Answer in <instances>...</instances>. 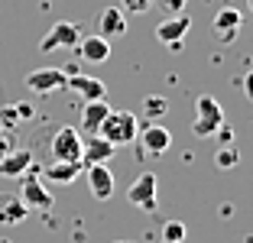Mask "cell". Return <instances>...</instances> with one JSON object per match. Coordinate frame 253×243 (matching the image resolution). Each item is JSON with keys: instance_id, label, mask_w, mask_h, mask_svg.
<instances>
[{"instance_id": "44dd1931", "label": "cell", "mask_w": 253, "mask_h": 243, "mask_svg": "<svg viewBox=\"0 0 253 243\" xmlns=\"http://www.w3.org/2000/svg\"><path fill=\"white\" fill-rule=\"evenodd\" d=\"M214 165L217 169H237L240 165V149L234 146H217V153H214Z\"/></svg>"}, {"instance_id": "8fae6325", "label": "cell", "mask_w": 253, "mask_h": 243, "mask_svg": "<svg viewBox=\"0 0 253 243\" xmlns=\"http://www.w3.org/2000/svg\"><path fill=\"white\" fill-rule=\"evenodd\" d=\"M188 30H192V20H188L185 13H175V16H166L156 26V39L163 45H172V42H182Z\"/></svg>"}, {"instance_id": "cb8c5ba5", "label": "cell", "mask_w": 253, "mask_h": 243, "mask_svg": "<svg viewBox=\"0 0 253 243\" xmlns=\"http://www.w3.org/2000/svg\"><path fill=\"white\" fill-rule=\"evenodd\" d=\"M13 149H16V133L7 130V126H0V159L7 153H13Z\"/></svg>"}, {"instance_id": "603a6c76", "label": "cell", "mask_w": 253, "mask_h": 243, "mask_svg": "<svg viewBox=\"0 0 253 243\" xmlns=\"http://www.w3.org/2000/svg\"><path fill=\"white\" fill-rule=\"evenodd\" d=\"M16 123H20V114H16V104H3V107H0V126H7V130H13Z\"/></svg>"}, {"instance_id": "6da1fadb", "label": "cell", "mask_w": 253, "mask_h": 243, "mask_svg": "<svg viewBox=\"0 0 253 243\" xmlns=\"http://www.w3.org/2000/svg\"><path fill=\"white\" fill-rule=\"evenodd\" d=\"M136 133H140V120L130 111H111L104 117V123L97 126V136H104L114 146H130V143H136Z\"/></svg>"}, {"instance_id": "7402d4cb", "label": "cell", "mask_w": 253, "mask_h": 243, "mask_svg": "<svg viewBox=\"0 0 253 243\" xmlns=\"http://www.w3.org/2000/svg\"><path fill=\"white\" fill-rule=\"evenodd\" d=\"M163 240L182 243V240H185V224H182V221H166L163 224Z\"/></svg>"}, {"instance_id": "7c38bea8", "label": "cell", "mask_w": 253, "mask_h": 243, "mask_svg": "<svg viewBox=\"0 0 253 243\" xmlns=\"http://www.w3.org/2000/svg\"><path fill=\"white\" fill-rule=\"evenodd\" d=\"M97 36L104 39H120L126 36V13L117 7H104L101 16H97Z\"/></svg>"}, {"instance_id": "8992f818", "label": "cell", "mask_w": 253, "mask_h": 243, "mask_svg": "<svg viewBox=\"0 0 253 243\" xmlns=\"http://www.w3.org/2000/svg\"><path fill=\"white\" fill-rule=\"evenodd\" d=\"M82 42V26L72 20H59L52 30L42 36L39 42V52H62V49H75V45Z\"/></svg>"}, {"instance_id": "83f0119b", "label": "cell", "mask_w": 253, "mask_h": 243, "mask_svg": "<svg viewBox=\"0 0 253 243\" xmlns=\"http://www.w3.org/2000/svg\"><path fill=\"white\" fill-rule=\"evenodd\" d=\"M244 94H247V101L253 104V72L244 75Z\"/></svg>"}, {"instance_id": "5bb4252c", "label": "cell", "mask_w": 253, "mask_h": 243, "mask_svg": "<svg viewBox=\"0 0 253 243\" xmlns=\"http://www.w3.org/2000/svg\"><path fill=\"white\" fill-rule=\"evenodd\" d=\"M75 49L82 52V59L91 62V65H101V62L111 59V39H104V36H82V42Z\"/></svg>"}, {"instance_id": "9c48e42d", "label": "cell", "mask_w": 253, "mask_h": 243, "mask_svg": "<svg viewBox=\"0 0 253 243\" xmlns=\"http://www.w3.org/2000/svg\"><path fill=\"white\" fill-rule=\"evenodd\" d=\"M82 175H88V192L94 201H107L114 195V172L107 169V162L104 165H88V169L82 172Z\"/></svg>"}, {"instance_id": "4fadbf2b", "label": "cell", "mask_w": 253, "mask_h": 243, "mask_svg": "<svg viewBox=\"0 0 253 243\" xmlns=\"http://www.w3.org/2000/svg\"><path fill=\"white\" fill-rule=\"evenodd\" d=\"M30 217V207L20 201V195H10V192H0V224L7 227H16Z\"/></svg>"}, {"instance_id": "52a82bcc", "label": "cell", "mask_w": 253, "mask_h": 243, "mask_svg": "<svg viewBox=\"0 0 253 243\" xmlns=\"http://www.w3.org/2000/svg\"><path fill=\"white\" fill-rule=\"evenodd\" d=\"M23 84H26L33 94L49 97V94H55V91L68 88V75H65V68H33Z\"/></svg>"}, {"instance_id": "3957f363", "label": "cell", "mask_w": 253, "mask_h": 243, "mask_svg": "<svg viewBox=\"0 0 253 243\" xmlns=\"http://www.w3.org/2000/svg\"><path fill=\"white\" fill-rule=\"evenodd\" d=\"M20 201L30 211H49L52 207V195H49V188L42 185V178H39V169H26L20 175Z\"/></svg>"}, {"instance_id": "ac0fdd59", "label": "cell", "mask_w": 253, "mask_h": 243, "mask_svg": "<svg viewBox=\"0 0 253 243\" xmlns=\"http://www.w3.org/2000/svg\"><path fill=\"white\" fill-rule=\"evenodd\" d=\"M114 107L101 97V101H84V111H82V126L88 133H97V126L104 123V117L111 114Z\"/></svg>"}, {"instance_id": "d4e9b609", "label": "cell", "mask_w": 253, "mask_h": 243, "mask_svg": "<svg viewBox=\"0 0 253 243\" xmlns=\"http://www.w3.org/2000/svg\"><path fill=\"white\" fill-rule=\"evenodd\" d=\"M149 7H153V0H120L124 13H146Z\"/></svg>"}, {"instance_id": "d6986e66", "label": "cell", "mask_w": 253, "mask_h": 243, "mask_svg": "<svg viewBox=\"0 0 253 243\" xmlns=\"http://www.w3.org/2000/svg\"><path fill=\"white\" fill-rule=\"evenodd\" d=\"M82 172H84L82 162H52V165H49L42 175L49 178V182H55V185H72L75 178L82 175Z\"/></svg>"}, {"instance_id": "ba28073f", "label": "cell", "mask_w": 253, "mask_h": 243, "mask_svg": "<svg viewBox=\"0 0 253 243\" xmlns=\"http://www.w3.org/2000/svg\"><path fill=\"white\" fill-rule=\"evenodd\" d=\"M82 136L75 126H59L52 133V162H82Z\"/></svg>"}, {"instance_id": "30bf717a", "label": "cell", "mask_w": 253, "mask_h": 243, "mask_svg": "<svg viewBox=\"0 0 253 243\" xmlns=\"http://www.w3.org/2000/svg\"><path fill=\"white\" fill-rule=\"evenodd\" d=\"M114 153H117V146L94 133L88 143H82V165L84 169H88V165H104V162L114 159Z\"/></svg>"}, {"instance_id": "9a60e30c", "label": "cell", "mask_w": 253, "mask_h": 243, "mask_svg": "<svg viewBox=\"0 0 253 243\" xmlns=\"http://www.w3.org/2000/svg\"><path fill=\"white\" fill-rule=\"evenodd\" d=\"M68 88L75 91L78 97H84V101H101V97L107 94V88H104V81L101 78H91V75H68Z\"/></svg>"}, {"instance_id": "277c9868", "label": "cell", "mask_w": 253, "mask_h": 243, "mask_svg": "<svg viewBox=\"0 0 253 243\" xmlns=\"http://www.w3.org/2000/svg\"><path fill=\"white\" fill-rule=\"evenodd\" d=\"M136 146H140V156H153V159H159V156L169 153V146H172V133L166 130V126H159L156 120H146V123H140V133H136Z\"/></svg>"}, {"instance_id": "4dcf8cb0", "label": "cell", "mask_w": 253, "mask_h": 243, "mask_svg": "<svg viewBox=\"0 0 253 243\" xmlns=\"http://www.w3.org/2000/svg\"><path fill=\"white\" fill-rule=\"evenodd\" d=\"M117 243H130V240H117Z\"/></svg>"}, {"instance_id": "ffe728a7", "label": "cell", "mask_w": 253, "mask_h": 243, "mask_svg": "<svg viewBox=\"0 0 253 243\" xmlns=\"http://www.w3.org/2000/svg\"><path fill=\"white\" fill-rule=\"evenodd\" d=\"M143 114H146V120L166 117V114H169V97H163V94H149V97H143Z\"/></svg>"}, {"instance_id": "1f68e13d", "label": "cell", "mask_w": 253, "mask_h": 243, "mask_svg": "<svg viewBox=\"0 0 253 243\" xmlns=\"http://www.w3.org/2000/svg\"><path fill=\"white\" fill-rule=\"evenodd\" d=\"M163 243H169V240H163Z\"/></svg>"}, {"instance_id": "484cf974", "label": "cell", "mask_w": 253, "mask_h": 243, "mask_svg": "<svg viewBox=\"0 0 253 243\" xmlns=\"http://www.w3.org/2000/svg\"><path fill=\"white\" fill-rule=\"evenodd\" d=\"M185 3L188 0H159V7L166 10V16H175V13H185Z\"/></svg>"}, {"instance_id": "7a4b0ae2", "label": "cell", "mask_w": 253, "mask_h": 243, "mask_svg": "<svg viewBox=\"0 0 253 243\" xmlns=\"http://www.w3.org/2000/svg\"><path fill=\"white\" fill-rule=\"evenodd\" d=\"M221 123H224V107L211 94H198V101H195L192 133H195V136H201V140H208V136H214V133H217V126H221Z\"/></svg>"}, {"instance_id": "2e32d148", "label": "cell", "mask_w": 253, "mask_h": 243, "mask_svg": "<svg viewBox=\"0 0 253 243\" xmlns=\"http://www.w3.org/2000/svg\"><path fill=\"white\" fill-rule=\"evenodd\" d=\"M26 169H33V153L16 146L13 153H7L0 159V178H20Z\"/></svg>"}, {"instance_id": "f546056e", "label": "cell", "mask_w": 253, "mask_h": 243, "mask_svg": "<svg viewBox=\"0 0 253 243\" xmlns=\"http://www.w3.org/2000/svg\"><path fill=\"white\" fill-rule=\"evenodd\" d=\"M247 3H250V10H253V0H247Z\"/></svg>"}, {"instance_id": "e0dca14e", "label": "cell", "mask_w": 253, "mask_h": 243, "mask_svg": "<svg viewBox=\"0 0 253 243\" xmlns=\"http://www.w3.org/2000/svg\"><path fill=\"white\" fill-rule=\"evenodd\" d=\"M214 33L221 36L224 45L234 42V39H237V33H240V10H234V7L217 10V13H214Z\"/></svg>"}, {"instance_id": "f1b7e54d", "label": "cell", "mask_w": 253, "mask_h": 243, "mask_svg": "<svg viewBox=\"0 0 253 243\" xmlns=\"http://www.w3.org/2000/svg\"><path fill=\"white\" fill-rule=\"evenodd\" d=\"M16 114H20V120H30L33 117V107H30V104H16Z\"/></svg>"}, {"instance_id": "5b68a950", "label": "cell", "mask_w": 253, "mask_h": 243, "mask_svg": "<svg viewBox=\"0 0 253 243\" xmlns=\"http://www.w3.org/2000/svg\"><path fill=\"white\" fill-rule=\"evenodd\" d=\"M156 188H159V178L153 175V172H140V175L133 178V185L126 188V201L133 207H140V211H146V214H153L159 207V201H156Z\"/></svg>"}, {"instance_id": "4316f807", "label": "cell", "mask_w": 253, "mask_h": 243, "mask_svg": "<svg viewBox=\"0 0 253 243\" xmlns=\"http://www.w3.org/2000/svg\"><path fill=\"white\" fill-rule=\"evenodd\" d=\"M214 136H217V143H221V146H231V143H234V130H231L227 123H221V126H217V133H214Z\"/></svg>"}]
</instances>
